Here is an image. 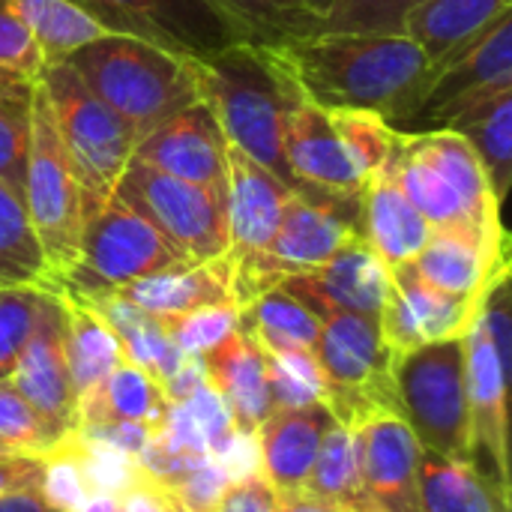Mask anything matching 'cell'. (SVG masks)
<instances>
[{"label": "cell", "mask_w": 512, "mask_h": 512, "mask_svg": "<svg viewBox=\"0 0 512 512\" xmlns=\"http://www.w3.org/2000/svg\"><path fill=\"white\" fill-rule=\"evenodd\" d=\"M66 438H69L72 450L78 453V462H81V471H84V480H87V489L93 498H120L126 489H132L144 477L135 456L114 450L96 438H87L78 429L69 432Z\"/></svg>", "instance_id": "60d3db41"}, {"label": "cell", "mask_w": 512, "mask_h": 512, "mask_svg": "<svg viewBox=\"0 0 512 512\" xmlns=\"http://www.w3.org/2000/svg\"><path fill=\"white\" fill-rule=\"evenodd\" d=\"M63 300V318H66V366H69V381L75 393V405L93 399L105 378L126 360L120 339L114 330L102 321V315L81 300L78 294L60 288Z\"/></svg>", "instance_id": "83f0119b"}, {"label": "cell", "mask_w": 512, "mask_h": 512, "mask_svg": "<svg viewBox=\"0 0 512 512\" xmlns=\"http://www.w3.org/2000/svg\"><path fill=\"white\" fill-rule=\"evenodd\" d=\"M66 318L60 291H48L42 297L36 327L9 375L12 387L21 399L36 411L45 432L60 441L63 435L78 429V405L66 366Z\"/></svg>", "instance_id": "5bb4252c"}, {"label": "cell", "mask_w": 512, "mask_h": 512, "mask_svg": "<svg viewBox=\"0 0 512 512\" xmlns=\"http://www.w3.org/2000/svg\"><path fill=\"white\" fill-rule=\"evenodd\" d=\"M0 69L15 72L27 81H36L45 69V57L33 33L6 0H0Z\"/></svg>", "instance_id": "7dc6e473"}, {"label": "cell", "mask_w": 512, "mask_h": 512, "mask_svg": "<svg viewBox=\"0 0 512 512\" xmlns=\"http://www.w3.org/2000/svg\"><path fill=\"white\" fill-rule=\"evenodd\" d=\"M78 432H84L87 438H96L114 450H123L129 456H141V450L147 447V441L153 438V429L144 423H129V420H111V423H99V426H78Z\"/></svg>", "instance_id": "f5cc1de1"}, {"label": "cell", "mask_w": 512, "mask_h": 512, "mask_svg": "<svg viewBox=\"0 0 512 512\" xmlns=\"http://www.w3.org/2000/svg\"><path fill=\"white\" fill-rule=\"evenodd\" d=\"M42 474L45 462L39 456H18L6 453L0 456V495L6 492H27V489H42Z\"/></svg>", "instance_id": "11a10c76"}, {"label": "cell", "mask_w": 512, "mask_h": 512, "mask_svg": "<svg viewBox=\"0 0 512 512\" xmlns=\"http://www.w3.org/2000/svg\"><path fill=\"white\" fill-rule=\"evenodd\" d=\"M465 372L471 405V465L495 486L510 492V456H507V381L486 327L474 318L465 333Z\"/></svg>", "instance_id": "e0dca14e"}, {"label": "cell", "mask_w": 512, "mask_h": 512, "mask_svg": "<svg viewBox=\"0 0 512 512\" xmlns=\"http://www.w3.org/2000/svg\"><path fill=\"white\" fill-rule=\"evenodd\" d=\"M249 45H273L315 33V18L300 0H207Z\"/></svg>", "instance_id": "8d00e7d4"}, {"label": "cell", "mask_w": 512, "mask_h": 512, "mask_svg": "<svg viewBox=\"0 0 512 512\" xmlns=\"http://www.w3.org/2000/svg\"><path fill=\"white\" fill-rule=\"evenodd\" d=\"M171 342L183 351V354H195L204 357L210 351H216L225 339H231L240 327V309L234 303H222V306H201L183 315H168L162 318Z\"/></svg>", "instance_id": "7bdbcfd3"}, {"label": "cell", "mask_w": 512, "mask_h": 512, "mask_svg": "<svg viewBox=\"0 0 512 512\" xmlns=\"http://www.w3.org/2000/svg\"><path fill=\"white\" fill-rule=\"evenodd\" d=\"M63 63L135 129L138 141L198 102L189 57L126 33L90 42Z\"/></svg>", "instance_id": "277c9868"}, {"label": "cell", "mask_w": 512, "mask_h": 512, "mask_svg": "<svg viewBox=\"0 0 512 512\" xmlns=\"http://www.w3.org/2000/svg\"><path fill=\"white\" fill-rule=\"evenodd\" d=\"M423 0H333L315 33H405V15Z\"/></svg>", "instance_id": "b9f144b4"}, {"label": "cell", "mask_w": 512, "mask_h": 512, "mask_svg": "<svg viewBox=\"0 0 512 512\" xmlns=\"http://www.w3.org/2000/svg\"><path fill=\"white\" fill-rule=\"evenodd\" d=\"M402 420L423 453L471 462V405L465 336L420 345L393 360Z\"/></svg>", "instance_id": "ba28073f"}, {"label": "cell", "mask_w": 512, "mask_h": 512, "mask_svg": "<svg viewBox=\"0 0 512 512\" xmlns=\"http://www.w3.org/2000/svg\"><path fill=\"white\" fill-rule=\"evenodd\" d=\"M504 12H510V0H423L405 15V36L417 42L438 75Z\"/></svg>", "instance_id": "d4e9b609"}, {"label": "cell", "mask_w": 512, "mask_h": 512, "mask_svg": "<svg viewBox=\"0 0 512 512\" xmlns=\"http://www.w3.org/2000/svg\"><path fill=\"white\" fill-rule=\"evenodd\" d=\"M18 81H27V78H21V75H15V72H6V69H0V93H3L6 87L18 84Z\"/></svg>", "instance_id": "94428289"}, {"label": "cell", "mask_w": 512, "mask_h": 512, "mask_svg": "<svg viewBox=\"0 0 512 512\" xmlns=\"http://www.w3.org/2000/svg\"><path fill=\"white\" fill-rule=\"evenodd\" d=\"M114 198L147 216L192 261H210L228 252L225 192L177 180L138 159L123 171Z\"/></svg>", "instance_id": "8fae6325"}, {"label": "cell", "mask_w": 512, "mask_h": 512, "mask_svg": "<svg viewBox=\"0 0 512 512\" xmlns=\"http://www.w3.org/2000/svg\"><path fill=\"white\" fill-rule=\"evenodd\" d=\"M330 120H333V129H336L351 165L363 177V183L369 177L384 174V168L393 156L399 129H393L381 114L363 111V108H333Z\"/></svg>", "instance_id": "74e56055"}, {"label": "cell", "mask_w": 512, "mask_h": 512, "mask_svg": "<svg viewBox=\"0 0 512 512\" xmlns=\"http://www.w3.org/2000/svg\"><path fill=\"white\" fill-rule=\"evenodd\" d=\"M78 512H117V501L114 498H90Z\"/></svg>", "instance_id": "680465c9"}, {"label": "cell", "mask_w": 512, "mask_h": 512, "mask_svg": "<svg viewBox=\"0 0 512 512\" xmlns=\"http://www.w3.org/2000/svg\"><path fill=\"white\" fill-rule=\"evenodd\" d=\"M78 297L87 300L102 315V321L114 330L129 363L150 372L159 384H165L180 369L186 354L171 342L162 318L138 309L135 303L123 300L117 291H96V294H78Z\"/></svg>", "instance_id": "f1b7e54d"}, {"label": "cell", "mask_w": 512, "mask_h": 512, "mask_svg": "<svg viewBox=\"0 0 512 512\" xmlns=\"http://www.w3.org/2000/svg\"><path fill=\"white\" fill-rule=\"evenodd\" d=\"M360 237V198L312 186L294 189L270 246L261 255L234 261V303L240 309L249 306L255 297L279 288L282 279L327 264Z\"/></svg>", "instance_id": "5b68a950"}, {"label": "cell", "mask_w": 512, "mask_h": 512, "mask_svg": "<svg viewBox=\"0 0 512 512\" xmlns=\"http://www.w3.org/2000/svg\"><path fill=\"white\" fill-rule=\"evenodd\" d=\"M444 129L459 132L474 147L492 192L504 207L512 183V90H498L465 105Z\"/></svg>", "instance_id": "f546056e"}, {"label": "cell", "mask_w": 512, "mask_h": 512, "mask_svg": "<svg viewBox=\"0 0 512 512\" xmlns=\"http://www.w3.org/2000/svg\"><path fill=\"white\" fill-rule=\"evenodd\" d=\"M321 108H363L405 132L435 69L405 33H306L258 45Z\"/></svg>", "instance_id": "6da1fadb"}, {"label": "cell", "mask_w": 512, "mask_h": 512, "mask_svg": "<svg viewBox=\"0 0 512 512\" xmlns=\"http://www.w3.org/2000/svg\"><path fill=\"white\" fill-rule=\"evenodd\" d=\"M183 402H186L189 414L195 417V423H198V429H201V435H204V441H207V453L216 456V453L228 444V438L237 432L228 405L222 402V396L213 390L210 381L198 384Z\"/></svg>", "instance_id": "c3c4849f"}, {"label": "cell", "mask_w": 512, "mask_h": 512, "mask_svg": "<svg viewBox=\"0 0 512 512\" xmlns=\"http://www.w3.org/2000/svg\"><path fill=\"white\" fill-rule=\"evenodd\" d=\"M276 72L282 81V150L291 174L300 186H312L342 198H360L363 177L351 165L333 129L330 111L312 102L279 66Z\"/></svg>", "instance_id": "4fadbf2b"}, {"label": "cell", "mask_w": 512, "mask_h": 512, "mask_svg": "<svg viewBox=\"0 0 512 512\" xmlns=\"http://www.w3.org/2000/svg\"><path fill=\"white\" fill-rule=\"evenodd\" d=\"M39 84L48 93L54 126L78 177L90 219L114 198L117 183L135 156L138 135L120 114H114L99 96L87 90L69 63L45 66Z\"/></svg>", "instance_id": "8992f818"}, {"label": "cell", "mask_w": 512, "mask_h": 512, "mask_svg": "<svg viewBox=\"0 0 512 512\" xmlns=\"http://www.w3.org/2000/svg\"><path fill=\"white\" fill-rule=\"evenodd\" d=\"M6 3L33 33L45 57V66L63 63L84 45L114 33L75 0H6Z\"/></svg>", "instance_id": "d6a6232c"}, {"label": "cell", "mask_w": 512, "mask_h": 512, "mask_svg": "<svg viewBox=\"0 0 512 512\" xmlns=\"http://www.w3.org/2000/svg\"><path fill=\"white\" fill-rule=\"evenodd\" d=\"M216 462V468L225 474L228 483H243L249 477L261 474V444H258V432H234L228 438V444L210 456Z\"/></svg>", "instance_id": "f907efd6"}, {"label": "cell", "mask_w": 512, "mask_h": 512, "mask_svg": "<svg viewBox=\"0 0 512 512\" xmlns=\"http://www.w3.org/2000/svg\"><path fill=\"white\" fill-rule=\"evenodd\" d=\"M279 512H336L318 498H309L303 492H279Z\"/></svg>", "instance_id": "6f0895ef"}, {"label": "cell", "mask_w": 512, "mask_h": 512, "mask_svg": "<svg viewBox=\"0 0 512 512\" xmlns=\"http://www.w3.org/2000/svg\"><path fill=\"white\" fill-rule=\"evenodd\" d=\"M216 512H279V492L264 474H258L243 483H231Z\"/></svg>", "instance_id": "816d5d0a"}, {"label": "cell", "mask_w": 512, "mask_h": 512, "mask_svg": "<svg viewBox=\"0 0 512 512\" xmlns=\"http://www.w3.org/2000/svg\"><path fill=\"white\" fill-rule=\"evenodd\" d=\"M498 90H512V9L504 12L459 60L444 66L420 111L411 117L405 132L444 129L465 105L492 96Z\"/></svg>", "instance_id": "9a60e30c"}, {"label": "cell", "mask_w": 512, "mask_h": 512, "mask_svg": "<svg viewBox=\"0 0 512 512\" xmlns=\"http://www.w3.org/2000/svg\"><path fill=\"white\" fill-rule=\"evenodd\" d=\"M33 81H18L0 93V183L21 195L30 147Z\"/></svg>", "instance_id": "ab89813d"}, {"label": "cell", "mask_w": 512, "mask_h": 512, "mask_svg": "<svg viewBox=\"0 0 512 512\" xmlns=\"http://www.w3.org/2000/svg\"><path fill=\"white\" fill-rule=\"evenodd\" d=\"M231 483L225 480V474L216 468L213 459H204L198 468H192L171 492L177 498V504L183 512H216L225 489Z\"/></svg>", "instance_id": "681fc988"}, {"label": "cell", "mask_w": 512, "mask_h": 512, "mask_svg": "<svg viewBox=\"0 0 512 512\" xmlns=\"http://www.w3.org/2000/svg\"><path fill=\"white\" fill-rule=\"evenodd\" d=\"M303 495L324 501L336 512H378L363 492L354 456V435L348 426L333 423L324 432Z\"/></svg>", "instance_id": "836d02e7"}, {"label": "cell", "mask_w": 512, "mask_h": 512, "mask_svg": "<svg viewBox=\"0 0 512 512\" xmlns=\"http://www.w3.org/2000/svg\"><path fill=\"white\" fill-rule=\"evenodd\" d=\"M198 102L228 144L264 165L288 189H300L282 150V81L258 45L237 42L210 57H189Z\"/></svg>", "instance_id": "3957f363"}, {"label": "cell", "mask_w": 512, "mask_h": 512, "mask_svg": "<svg viewBox=\"0 0 512 512\" xmlns=\"http://www.w3.org/2000/svg\"><path fill=\"white\" fill-rule=\"evenodd\" d=\"M48 288L39 285H3L0 288V381L12 375L42 306Z\"/></svg>", "instance_id": "ee69618b"}, {"label": "cell", "mask_w": 512, "mask_h": 512, "mask_svg": "<svg viewBox=\"0 0 512 512\" xmlns=\"http://www.w3.org/2000/svg\"><path fill=\"white\" fill-rule=\"evenodd\" d=\"M366 498L378 512H420L423 450L411 426L396 417H372L351 429Z\"/></svg>", "instance_id": "ac0fdd59"}, {"label": "cell", "mask_w": 512, "mask_h": 512, "mask_svg": "<svg viewBox=\"0 0 512 512\" xmlns=\"http://www.w3.org/2000/svg\"><path fill=\"white\" fill-rule=\"evenodd\" d=\"M279 288L300 300L318 318L330 312H357L378 318L390 291V267L360 237L327 264L282 279Z\"/></svg>", "instance_id": "d6986e66"}, {"label": "cell", "mask_w": 512, "mask_h": 512, "mask_svg": "<svg viewBox=\"0 0 512 512\" xmlns=\"http://www.w3.org/2000/svg\"><path fill=\"white\" fill-rule=\"evenodd\" d=\"M225 150L228 141L219 123L201 102H195L144 135L132 159L177 180L225 192Z\"/></svg>", "instance_id": "ffe728a7"}, {"label": "cell", "mask_w": 512, "mask_h": 512, "mask_svg": "<svg viewBox=\"0 0 512 512\" xmlns=\"http://www.w3.org/2000/svg\"><path fill=\"white\" fill-rule=\"evenodd\" d=\"M45 462V474H42V498L60 512H78L93 495L87 489L78 453L72 450L69 438L63 435L48 456H42Z\"/></svg>", "instance_id": "bcb514c9"}, {"label": "cell", "mask_w": 512, "mask_h": 512, "mask_svg": "<svg viewBox=\"0 0 512 512\" xmlns=\"http://www.w3.org/2000/svg\"><path fill=\"white\" fill-rule=\"evenodd\" d=\"M300 6L306 9V15H312V18L318 21V18L333 6V0H300Z\"/></svg>", "instance_id": "91938a15"}, {"label": "cell", "mask_w": 512, "mask_h": 512, "mask_svg": "<svg viewBox=\"0 0 512 512\" xmlns=\"http://www.w3.org/2000/svg\"><path fill=\"white\" fill-rule=\"evenodd\" d=\"M0 512H60V510H54V507L42 498V492L27 489V492H6V495H0Z\"/></svg>", "instance_id": "9f6ffc18"}, {"label": "cell", "mask_w": 512, "mask_h": 512, "mask_svg": "<svg viewBox=\"0 0 512 512\" xmlns=\"http://www.w3.org/2000/svg\"><path fill=\"white\" fill-rule=\"evenodd\" d=\"M114 33H126L183 57H210L243 42L207 0H75Z\"/></svg>", "instance_id": "7c38bea8"}, {"label": "cell", "mask_w": 512, "mask_h": 512, "mask_svg": "<svg viewBox=\"0 0 512 512\" xmlns=\"http://www.w3.org/2000/svg\"><path fill=\"white\" fill-rule=\"evenodd\" d=\"M21 201L30 216L33 234L42 246L45 264L60 285L78 267L87 210H84L78 177L60 144L48 93L39 84V78L33 81L30 147H27Z\"/></svg>", "instance_id": "52a82bcc"}, {"label": "cell", "mask_w": 512, "mask_h": 512, "mask_svg": "<svg viewBox=\"0 0 512 512\" xmlns=\"http://www.w3.org/2000/svg\"><path fill=\"white\" fill-rule=\"evenodd\" d=\"M360 234L393 270L420 255L432 237V225L390 177L378 174L369 177L360 192Z\"/></svg>", "instance_id": "4316f807"}, {"label": "cell", "mask_w": 512, "mask_h": 512, "mask_svg": "<svg viewBox=\"0 0 512 512\" xmlns=\"http://www.w3.org/2000/svg\"><path fill=\"white\" fill-rule=\"evenodd\" d=\"M189 261L192 258L174 246L147 216L126 201L111 198L87 219L78 267L60 282V288L75 294L114 291Z\"/></svg>", "instance_id": "30bf717a"}, {"label": "cell", "mask_w": 512, "mask_h": 512, "mask_svg": "<svg viewBox=\"0 0 512 512\" xmlns=\"http://www.w3.org/2000/svg\"><path fill=\"white\" fill-rule=\"evenodd\" d=\"M168 396L162 384L141 366L123 360L102 384V390L78 405V426H99L111 420L144 423L156 429L165 417Z\"/></svg>", "instance_id": "1f68e13d"}, {"label": "cell", "mask_w": 512, "mask_h": 512, "mask_svg": "<svg viewBox=\"0 0 512 512\" xmlns=\"http://www.w3.org/2000/svg\"><path fill=\"white\" fill-rule=\"evenodd\" d=\"M264 363H267V384L276 411H294L324 399V372L315 351H303V348L264 351Z\"/></svg>", "instance_id": "f35d334b"}, {"label": "cell", "mask_w": 512, "mask_h": 512, "mask_svg": "<svg viewBox=\"0 0 512 512\" xmlns=\"http://www.w3.org/2000/svg\"><path fill=\"white\" fill-rule=\"evenodd\" d=\"M204 363L207 381L228 405L234 426L240 432H258L276 408L267 384L264 351L255 336L237 327L231 339H225L216 351L204 354Z\"/></svg>", "instance_id": "484cf974"}, {"label": "cell", "mask_w": 512, "mask_h": 512, "mask_svg": "<svg viewBox=\"0 0 512 512\" xmlns=\"http://www.w3.org/2000/svg\"><path fill=\"white\" fill-rule=\"evenodd\" d=\"M225 213H228V255L243 261L261 255L282 219L288 189L264 165L228 144L225 150Z\"/></svg>", "instance_id": "44dd1931"}, {"label": "cell", "mask_w": 512, "mask_h": 512, "mask_svg": "<svg viewBox=\"0 0 512 512\" xmlns=\"http://www.w3.org/2000/svg\"><path fill=\"white\" fill-rule=\"evenodd\" d=\"M384 177L402 189L432 231L462 228L492 240L510 237L504 207L474 147L459 132H399Z\"/></svg>", "instance_id": "7a4b0ae2"}, {"label": "cell", "mask_w": 512, "mask_h": 512, "mask_svg": "<svg viewBox=\"0 0 512 512\" xmlns=\"http://www.w3.org/2000/svg\"><path fill=\"white\" fill-rule=\"evenodd\" d=\"M114 501H117V512H183L174 492L168 486L150 480L147 474Z\"/></svg>", "instance_id": "db71d44e"}, {"label": "cell", "mask_w": 512, "mask_h": 512, "mask_svg": "<svg viewBox=\"0 0 512 512\" xmlns=\"http://www.w3.org/2000/svg\"><path fill=\"white\" fill-rule=\"evenodd\" d=\"M408 264L426 285L480 303L486 288L510 273V237L492 240L477 231L441 228Z\"/></svg>", "instance_id": "7402d4cb"}, {"label": "cell", "mask_w": 512, "mask_h": 512, "mask_svg": "<svg viewBox=\"0 0 512 512\" xmlns=\"http://www.w3.org/2000/svg\"><path fill=\"white\" fill-rule=\"evenodd\" d=\"M315 357L324 372L321 402L339 426L354 429L384 414L402 417L393 354L384 345L378 318L357 312L324 315Z\"/></svg>", "instance_id": "9c48e42d"}, {"label": "cell", "mask_w": 512, "mask_h": 512, "mask_svg": "<svg viewBox=\"0 0 512 512\" xmlns=\"http://www.w3.org/2000/svg\"><path fill=\"white\" fill-rule=\"evenodd\" d=\"M3 285H39L60 291L45 264L21 195L0 183V288Z\"/></svg>", "instance_id": "d590c367"}, {"label": "cell", "mask_w": 512, "mask_h": 512, "mask_svg": "<svg viewBox=\"0 0 512 512\" xmlns=\"http://www.w3.org/2000/svg\"><path fill=\"white\" fill-rule=\"evenodd\" d=\"M336 420L324 408V402L294 408V411H273L261 429V474L276 492H303L312 474L318 447L324 432Z\"/></svg>", "instance_id": "cb8c5ba5"}, {"label": "cell", "mask_w": 512, "mask_h": 512, "mask_svg": "<svg viewBox=\"0 0 512 512\" xmlns=\"http://www.w3.org/2000/svg\"><path fill=\"white\" fill-rule=\"evenodd\" d=\"M0 444L18 456H48L57 444L9 378L0 381Z\"/></svg>", "instance_id": "f6af8a7d"}, {"label": "cell", "mask_w": 512, "mask_h": 512, "mask_svg": "<svg viewBox=\"0 0 512 512\" xmlns=\"http://www.w3.org/2000/svg\"><path fill=\"white\" fill-rule=\"evenodd\" d=\"M240 327L255 336L264 351L303 348L315 351L321 336V318L309 312L300 300L273 288L240 309Z\"/></svg>", "instance_id": "e575fe53"}, {"label": "cell", "mask_w": 512, "mask_h": 512, "mask_svg": "<svg viewBox=\"0 0 512 512\" xmlns=\"http://www.w3.org/2000/svg\"><path fill=\"white\" fill-rule=\"evenodd\" d=\"M114 291L156 318L183 315L201 306H222V303H234V261L225 252L210 261H189V264L168 267L162 273L135 279Z\"/></svg>", "instance_id": "603a6c76"}, {"label": "cell", "mask_w": 512, "mask_h": 512, "mask_svg": "<svg viewBox=\"0 0 512 512\" xmlns=\"http://www.w3.org/2000/svg\"><path fill=\"white\" fill-rule=\"evenodd\" d=\"M420 512H510V492L483 477L471 462L423 453Z\"/></svg>", "instance_id": "4dcf8cb0"}, {"label": "cell", "mask_w": 512, "mask_h": 512, "mask_svg": "<svg viewBox=\"0 0 512 512\" xmlns=\"http://www.w3.org/2000/svg\"><path fill=\"white\" fill-rule=\"evenodd\" d=\"M477 312H480L477 300L444 294L426 285L411 264H402L390 270V291L381 306L378 324H381L384 345L396 360L420 345L465 336Z\"/></svg>", "instance_id": "2e32d148"}]
</instances>
